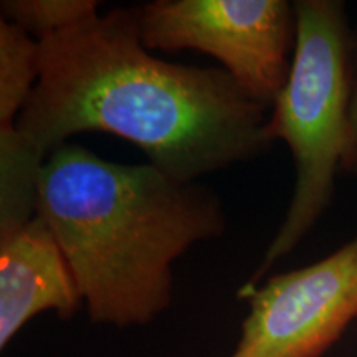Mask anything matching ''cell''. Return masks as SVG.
<instances>
[{
	"instance_id": "2",
	"label": "cell",
	"mask_w": 357,
	"mask_h": 357,
	"mask_svg": "<svg viewBox=\"0 0 357 357\" xmlns=\"http://www.w3.org/2000/svg\"><path fill=\"white\" fill-rule=\"evenodd\" d=\"M37 215L73 270L89 319L151 323L171 303L172 263L225 231L218 195L153 164H119L65 142L45 159Z\"/></svg>"
},
{
	"instance_id": "3",
	"label": "cell",
	"mask_w": 357,
	"mask_h": 357,
	"mask_svg": "<svg viewBox=\"0 0 357 357\" xmlns=\"http://www.w3.org/2000/svg\"><path fill=\"white\" fill-rule=\"evenodd\" d=\"M296 42L284 86L271 106L266 137L291 151L296 182L289 208L263 263L243 289L296 247L328 208L349 136L354 40L344 3L300 0L293 6Z\"/></svg>"
},
{
	"instance_id": "8",
	"label": "cell",
	"mask_w": 357,
	"mask_h": 357,
	"mask_svg": "<svg viewBox=\"0 0 357 357\" xmlns=\"http://www.w3.org/2000/svg\"><path fill=\"white\" fill-rule=\"evenodd\" d=\"M98 7L96 0H3L0 3L2 19L24 29L38 42L100 15Z\"/></svg>"
},
{
	"instance_id": "1",
	"label": "cell",
	"mask_w": 357,
	"mask_h": 357,
	"mask_svg": "<svg viewBox=\"0 0 357 357\" xmlns=\"http://www.w3.org/2000/svg\"><path fill=\"white\" fill-rule=\"evenodd\" d=\"M266 111L223 68L151 55L134 7L113 8L40 42L38 82L0 136L42 167L75 134L109 132L176 181L197 182L270 149Z\"/></svg>"
},
{
	"instance_id": "7",
	"label": "cell",
	"mask_w": 357,
	"mask_h": 357,
	"mask_svg": "<svg viewBox=\"0 0 357 357\" xmlns=\"http://www.w3.org/2000/svg\"><path fill=\"white\" fill-rule=\"evenodd\" d=\"M40 77V42L24 29L0 20V129L17 118Z\"/></svg>"
},
{
	"instance_id": "4",
	"label": "cell",
	"mask_w": 357,
	"mask_h": 357,
	"mask_svg": "<svg viewBox=\"0 0 357 357\" xmlns=\"http://www.w3.org/2000/svg\"><path fill=\"white\" fill-rule=\"evenodd\" d=\"M147 50H197L270 109L287 83L296 42L294 8L283 0H154L134 7Z\"/></svg>"
},
{
	"instance_id": "9",
	"label": "cell",
	"mask_w": 357,
	"mask_h": 357,
	"mask_svg": "<svg viewBox=\"0 0 357 357\" xmlns=\"http://www.w3.org/2000/svg\"><path fill=\"white\" fill-rule=\"evenodd\" d=\"M341 169H344L346 172L357 174V73H354V83H352V96L349 108V136H347V147Z\"/></svg>"
},
{
	"instance_id": "5",
	"label": "cell",
	"mask_w": 357,
	"mask_h": 357,
	"mask_svg": "<svg viewBox=\"0 0 357 357\" xmlns=\"http://www.w3.org/2000/svg\"><path fill=\"white\" fill-rule=\"evenodd\" d=\"M242 294L250 312L229 357H319L357 318V236L333 255Z\"/></svg>"
},
{
	"instance_id": "6",
	"label": "cell",
	"mask_w": 357,
	"mask_h": 357,
	"mask_svg": "<svg viewBox=\"0 0 357 357\" xmlns=\"http://www.w3.org/2000/svg\"><path fill=\"white\" fill-rule=\"evenodd\" d=\"M83 303L63 250L37 213L0 231V347L30 319L55 311L70 318Z\"/></svg>"
}]
</instances>
